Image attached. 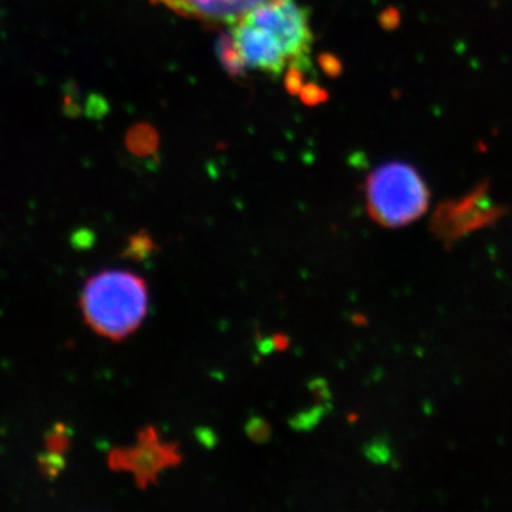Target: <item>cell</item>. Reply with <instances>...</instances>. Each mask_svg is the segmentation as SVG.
Returning a JSON list of instances; mask_svg holds the SVG:
<instances>
[{
  "instance_id": "1",
  "label": "cell",
  "mask_w": 512,
  "mask_h": 512,
  "mask_svg": "<svg viewBox=\"0 0 512 512\" xmlns=\"http://www.w3.org/2000/svg\"><path fill=\"white\" fill-rule=\"evenodd\" d=\"M222 60L228 70L279 76L288 67L305 69L313 35L308 10L296 0H266L228 25Z\"/></svg>"
},
{
  "instance_id": "2",
  "label": "cell",
  "mask_w": 512,
  "mask_h": 512,
  "mask_svg": "<svg viewBox=\"0 0 512 512\" xmlns=\"http://www.w3.org/2000/svg\"><path fill=\"white\" fill-rule=\"evenodd\" d=\"M80 308L87 325L97 335L110 340L126 339L146 319V281L121 269L100 272L84 285Z\"/></svg>"
},
{
  "instance_id": "3",
  "label": "cell",
  "mask_w": 512,
  "mask_h": 512,
  "mask_svg": "<svg viewBox=\"0 0 512 512\" xmlns=\"http://www.w3.org/2000/svg\"><path fill=\"white\" fill-rule=\"evenodd\" d=\"M429 202V188L412 165L394 161L376 168L367 178V210L383 227L412 224L427 211Z\"/></svg>"
},
{
  "instance_id": "4",
  "label": "cell",
  "mask_w": 512,
  "mask_h": 512,
  "mask_svg": "<svg viewBox=\"0 0 512 512\" xmlns=\"http://www.w3.org/2000/svg\"><path fill=\"white\" fill-rule=\"evenodd\" d=\"M181 463L183 453L180 446L164 440L153 426L138 431L133 446L114 448L109 454V466L114 471L130 473L140 490L157 484L165 470Z\"/></svg>"
},
{
  "instance_id": "5",
  "label": "cell",
  "mask_w": 512,
  "mask_h": 512,
  "mask_svg": "<svg viewBox=\"0 0 512 512\" xmlns=\"http://www.w3.org/2000/svg\"><path fill=\"white\" fill-rule=\"evenodd\" d=\"M183 18L205 25H231L266 0H151Z\"/></svg>"
},
{
  "instance_id": "6",
  "label": "cell",
  "mask_w": 512,
  "mask_h": 512,
  "mask_svg": "<svg viewBox=\"0 0 512 512\" xmlns=\"http://www.w3.org/2000/svg\"><path fill=\"white\" fill-rule=\"evenodd\" d=\"M154 249L156 247H154L153 239L144 234V232H141L137 237L131 239L126 249V256L141 261V259H146L147 256H150Z\"/></svg>"
}]
</instances>
